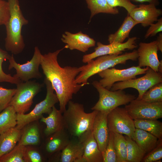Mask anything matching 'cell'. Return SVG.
Wrapping results in <instances>:
<instances>
[{"instance_id": "1", "label": "cell", "mask_w": 162, "mask_h": 162, "mask_svg": "<svg viewBox=\"0 0 162 162\" xmlns=\"http://www.w3.org/2000/svg\"><path fill=\"white\" fill-rule=\"evenodd\" d=\"M42 55L40 65L43 73L51 83L56 92L59 102V110L63 113L68 102L86 85L75 82L77 76L80 72L79 67L66 66L61 67L58 61V56L65 49Z\"/></svg>"}, {"instance_id": "2", "label": "cell", "mask_w": 162, "mask_h": 162, "mask_svg": "<svg viewBox=\"0 0 162 162\" xmlns=\"http://www.w3.org/2000/svg\"><path fill=\"white\" fill-rule=\"evenodd\" d=\"M10 16L5 25L6 36L5 39L6 50L13 55H17L23 50L25 44L22 34L23 26L28 24V20L23 16L19 0H8Z\"/></svg>"}, {"instance_id": "3", "label": "cell", "mask_w": 162, "mask_h": 162, "mask_svg": "<svg viewBox=\"0 0 162 162\" xmlns=\"http://www.w3.org/2000/svg\"><path fill=\"white\" fill-rule=\"evenodd\" d=\"M62 113L65 129L71 137L79 138L85 132L92 130L94 118L98 111L85 112L83 105L71 100Z\"/></svg>"}, {"instance_id": "4", "label": "cell", "mask_w": 162, "mask_h": 162, "mask_svg": "<svg viewBox=\"0 0 162 162\" xmlns=\"http://www.w3.org/2000/svg\"><path fill=\"white\" fill-rule=\"evenodd\" d=\"M138 58L137 50L123 54L105 55L92 59L86 65L80 67V72L76 78L75 82L78 84L88 83V80L92 76L118 64H125L129 60H136Z\"/></svg>"}, {"instance_id": "5", "label": "cell", "mask_w": 162, "mask_h": 162, "mask_svg": "<svg viewBox=\"0 0 162 162\" xmlns=\"http://www.w3.org/2000/svg\"><path fill=\"white\" fill-rule=\"evenodd\" d=\"M99 94V99L91 108L108 114L115 108L122 105H126L136 98L134 95L126 94L123 90L110 91L103 87L99 81H94L92 83Z\"/></svg>"}, {"instance_id": "6", "label": "cell", "mask_w": 162, "mask_h": 162, "mask_svg": "<svg viewBox=\"0 0 162 162\" xmlns=\"http://www.w3.org/2000/svg\"><path fill=\"white\" fill-rule=\"evenodd\" d=\"M44 83L46 89V94L45 98L37 104L34 108L27 114H17L16 127L22 129L28 124L39 120L43 116L44 114H49L55 104L58 102V100L52 85L46 78H45Z\"/></svg>"}, {"instance_id": "7", "label": "cell", "mask_w": 162, "mask_h": 162, "mask_svg": "<svg viewBox=\"0 0 162 162\" xmlns=\"http://www.w3.org/2000/svg\"><path fill=\"white\" fill-rule=\"evenodd\" d=\"M43 86L42 84L34 80L19 83L16 84V92L9 105L13 107L17 114H25L29 110L34 97Z\"/></svg>"}, {"instance_id": "8", "label": "cell", "mask_w": 162, "mask_h": 162, "mask_svg": "<svg viewBox=\"0 0 162 162\" xmlns=\"http://www.w3.org/2000/svg\"><path fill=\"white\" fill-rule=\"evenodd\" d=\"M142 76L138 78L116 82L112 86L111 91L123 90L128 88L137 90L139 95L136 98L140 100L144 94L151 87L162 82V73L156 72L149 68Z\"/></svg>"}, {"instance_id": "9", "label": "cell", "mask_w": 162, "mask_h": 162, "mask_svg": "<svg viewBox=\"0 0 162 162\" xmlns=\"http://www.w3.org/2000/svg\"><path fill=\"white\" fill-rule=\"evenodd\" d=\"M42 55L38 47L35 46L33 56L31 60L20 64L16 62L12 54L8 60L9 62L8 69H15L16 73L13 76L22 82H26L33 78L40 79L42 76L39 70Z\"/></svg>"}, {"instance_id": "10", "label": "cell", "mask_w": 162, "mask_h": 162, "mask_svg": "<svg viewBox=\"0 0 162 162\" xmlns=\"http://www.w3.org/2000/svg\"><path fill=\"white\" fill-rule=\"evenodd\" d=\"M124 108L134 120L162 118V101L148 102L136 98L126 105Z\"/></svg>"}, {"instance_id": "11", "label": "cell", "mask_w": 162, "mask_h": 162, "mask_svg": "<svg viewBox=\"0 0 162 162\" xmlns=\"http://www.w3.org/2000/svg\"><path fill=\"white\" fill-rule=\"evenodd\" d=\"M109 131L124 134L132 139L136 129L134 120L125 108L118 107L107 115Z\"/></svg>"}, {"instance_id": "12", "label": "cell", "mask_w": 162, "mask_h": 162, "mask_svg": "<svg viewBox=\"0 0 162 162\" xmlns=\"http://www.w3.org/2000/svg\"><path fill=\"white\" fill-rule=\"evenodd\" d=\"M149 68L138 66L123 69L109 68L98 74L102 78L99 82L103 87L110 90L114 83L135 79L136 76L145 74Z\"/></svg>"}, {"instance_id": "13", "label": "cell", "mask_w": 162, "mask_h": 162, "mask_svg": "<svg viewBox=\"0 0 162 162\" xmlns=\"http://www.w3.org/2000/svg\"><path fill=\"white\" fill-rule=\"evenodd\" d=\"M137 38H129L125 42L122 43L113 42L106 45L100 42H97V47L94 51L92 53L83 56L82 62L87 63L90 60L98 57L108 55L121 54L123 51L127 50H132L137 47L136 41Z\"/></svg>"}, {"instance_id": "14", "label": "cell", "mask_w": 162, "mask_h": 162, "mask_svg": "<svg viewBox=\"0 0 162 162\" xmlns=\"http://www.w3.org/2000/svg\"><path fill=\"white\" fill-rule=\"evenodd\" d=\"M137 51L138 66L148 67L156 72L162 73V62L158 58L156 40L149 43L140 42Z\"/></svg>"}, {"instance_id": "15", "label": "cell", "mask_w": 162, "mask_h": 162, "mask_svg": "<svg viewBox=\"0 0 162 162\" xmlns=\"http://www.w3.org/2000/svg\"><path fill=\"white\" fill-rule=\"evenodd\" d=\"M128 14L137 24L146 27L157 21L162 14V10L153 4H142L134 8Z\"/></svg>"}, {"instance_id": "16", "label": "cell", "mask_w": 162, "mask_h": 162, "mask_svg": "<svg viewBox=\"0 0 162 162\" xmlns=\"http://www.w3.org/2000/svg\"><path fill=\"white\" fill-rule=\"evenodd\" d=\"M61 40L66 44L64 46L65 48L70 50H76L83 52L94 46L96 44L94 39L81 31L74 34L65 32L62 35Z\"/></svg>"}, {"instance_id": "17", "label": "cell", "mask_w": 162, "mask_h": 162, "mask_svg": "<svg viewBox=\"0 0 162 162\" xmlns=\"http://www.w3.org/2000/svg\"><path fill=\"white\" fill-rule=\"evenodd\" d=\"M78 138L82 145L83 157L86 162H103L102 152L99 148L92 130L85 132Z\"/></svg>"}, {"instance_id": "18", "label": "cell", "mask_w": 162, "mask_h": 162, "mask_svg": "<svg viewBox=\"0 0 162 162\" xmlns=\"http://www.w3.org/2000/svg\"><path fill=\"white\" fill-rule=\"evenodd\" d=\"M107 115L98 111L94 119L92 130L94 137L102 153L106 148L109 138Z\"/></svg>"}, {"instance_id": "19", "label": "cell", "mask_w": 162, "mask_h": 162, "mask_svg": "<svg viewBox=\"0 0 162 162\" xmlns=\"http://www.w3.org/2000/svg\"><path fill=\"white\" fill-rule=\"evenodd\" d=\"M71 136L65 129L55 133L46 137L44 146L48 156L61 152L70 141Z\"/></svg>"}, {"instance_id": "20", "label": "cell", "mask_w": 162, "mask_h": 162, "mask_svg": "<svg viewBox=\"0 0 162 162\" xmlns=\"http://www.w3.org/2000/svg\"><path fill=\"white\" fill-rule=\"evenodd\" d=\"M82 145L78 138L71 137L69 142L60 152V162H86L83 157Z\"/></svg>"}, {"instance_id": "21", "label": "cell", "mask_w": 162, "mask_h": 162, "mask_svg": "<svg viewBox=\"0 0 162 162\" xmlns=\"http://www.w3.org/2000/svg\"><path fill=\"white\" fill-rule=\"evenodd\" d=\"M62 114L59 110L54 106L47 117L42 116L41 118L40 121L46 125L44 133L46 137L55 133L65 129Z\"/></svg>"}, {"instance_id": "22", "label": "cell", "mask_w": 162, "mask_h": 162, "mask_svg": "<svg viewBox=\"0 0 162 162\" xmlns=\"http://www.w3.org/2000/svg\"><path fill=\"white\" fill-rule=\"evenodd\" d=\"M22 130L18 144L26 146H36L40 144L41 134L37 120L28 124Z\"/></svg>"}, {"instance_id": "23", "label": "cell", "mask_w": 162, "mask_h": 162, "mask_svg": "<svg viewBox=\"0 0 162 162\" xmlns=\"http://www.w3.org/2000/svg\"><path fill=\"white\" fill-rule=\"evenodd\" d=\"M22 129L16 126L0 134V158L12 150L19 142Z\"/></svg>"}, {"instance_id": "24", "label": "cell", "mask_w": 162, "mask_h": 162, "mask_svg": "<svg viewBox=\"0 0 162 162\" xmlns=\"http://www.w3.org/2000/svg\"><path fill=\"white\" fill-rule=\"evenodd\" d=\"M132 139L146 153H148L155 148L159 141V140H158V139L151 134L136 128Z\"/></svg>"}, {"instance_id": "25", "label": "cell", "mask_w": 162, "mask_h": 162, "mask_svg": "<svg viewBox=\"0 0 162 162\" xmlns=\"http://www.w3.org/2000/svg\"><path fill=\"white\" fill-rule=\"evenodd\" d=\"M137 24L128 14L118 29L114 33L110 34L108 36V40L109 43L113 42L123 43L125 40L129 37L132 29Z\"/></svg>"}, {"instance_id": "26", "label": "cell", "mask_w": 162, "mask_h": 162, "mask_svg": "<svg viewBox=\"0 0 162 162\" xmlns=\"http://www.w3.org/2000/svg\"><path fill=\"white\" fill-rule=\"evenodd\" d=\"M91 15L90 22L95 15L99 13L117 14L119 13L118 9L111 7L106 0H85Z\"/></svg>"}, {"instance_id": "27", "label": "cell", "mask_w": 162, "mask_h": 162, "mask_svg": "<svg viewBox=\"0 0 162 162\" xmlns=\"http://www.w3.org/2000/svg\"><path fill=\"white\" fill-rule=\"evenodd\" d=\"M157 120L136 119L134 122L136 128L145 130L160 140L162 138V123Z\"/></svg>"}, {"instance_id": "28", "label": "cell", "mask_w": 162, "mask_h": 162, "mask_svg": "<svg viewBox=\"0 0 162 162\" xmlns=\"http://www.w3.org/2000/svg\"><path fill=\"white\" fill-rule=\"evenodd\" d=\"M17 116L13 107L10 105L0 112V134L16 126Z\"/></svg>"}, {"instance_id": "29", "label": "cell", "mask_w": 162, "mask_h": 162, "mask_svg": "<svg viewBox=\"0 0 162 162\" xmlns=\"http://www.w3.org/2000/svg\"><path fill=\"white\" fill-rule=\"evenodd\" d=\"M0 162H30L26 146L17 144L12 150L0 158Z\"/></svg>"}, {"instance_id": "30", "label": "cell", "mask_w": 162, "mask_h": 162, "mask_svg": "<svg viewBox=\"0 0 162 162\" xmlns=\"http://www.w3.org/2000/svg\"><path fill=\"white\" fill-rule=\"evenodd\" d=\"M127 146V162H140L146 153L131 138L125 137Z\"/></svg>"}, {"instance_id": "31", "label": "cell", "mask_w": 162, "mask_h": 162, "mask_svg": "<svg viewBox=\"0 0 162 162\" xmlns=\"http://www.w3.org/2000/svg\"><path fill=\"white\" fill-rule=\"evenodd\" d=\"M114 133V142L117 162H127V146L125 137L117 133Z\"/></svg>"}, {"instance_id": "32", "label": "cell", "mask_w": 162, "mask_h": 162, "mask_svg": "<svg viewBox=\"0 0 162 162\" xmlns=\"http://www.w3.org/2000/svg\"><path fill=\"white\" fill-rule=\"evenodd\" d=\"M140 100L148 102L162 101V82L151 87L144 94Z\"/></svg>"}, {"instance_id": "33", "label": "cell", "mask_w": 162, "mask_h": 162, "mask_svg": "<svg viewBox=\"0 0 162 162\" xmlns=\"http://www.w3.org/2000/svg\"><path fill=\"white\" fill-rule=\"evenodd\" d=\"M10 56L7 52L0 48V82H5L16 85L22 81L19 79L11 76L10 74L5 73L2 68L3 62L8 60Z\"/></svg>"}, {"instance_id": "34", "label": "cell", "mask_w": 162, "mask_h": 162, "mask_svg": "<svg viewBox=\"0 0 162 162\" xmlns=\"http://www.w3.org/2000/svg\"><path fill=\"white\" fill-rule=\"evenodd\" d=\"M107 145L102 153L103 162H117V157L114 142L113 132L109 131Z\"/></svg>"}, {"instance_id": "35", "label": "cell", "mask_w": 162, "mask_h": 162, "mask_svg": "<svg viewBox=\"0 0 162 162\" xmlns=\"http://www.w3.org/2000/svg\"><path fill=\"white\" fill-rule=\"evenodd\" d=\"M16 92V88L7 89L0 86V112L8 107Z\"/></svg>"}, {"instance_id": "36", "label": "cell", "mask_w": 162, "mask_h": 162, "mask_svg": "<svg viewBox=\"0 0 162 162\" xmlns=\"http://www.w3.org/2000/svg\"><path fill=\"white\" fill-rule=\"evenodd\" d=\"M162 139L159 140L157 146L145 156L142 161L153 162L159 160L162 158Z\"/></svg>"}, {"instance_id": "37", "label": "cell", "mask_w": 162, "mask_h": 162, "mask_svg": "<svg viewBox=\"0 0 162 162\" xmlns=\"http://www.w3.org/2000/svg\"><path fill=\"white\" fill-rule=\"evenodd\" d=\"M10 16V9L8 1L0 0V26L5 25Z\"/></svg>"}, {"instance_id": "38", "label": "cell", "mask_w": 162, "mask_h": 162, "mask_svg": "<svg viewBox=\"0 0 162 162\" xmlns=\"http://www.w3.org/2000/svg\"><path fill=\"white\" fill-rule=\"evenodd\" d=\"M108 4L112 7H123L129 14L132 10L137 6L133 4L130 0H106Z\"/></svg>"}, {"instance_id": "39", "label": "cell", "mask_w": 162, "mask_h": 162, "mask_svg": "<svg viewBox=\"0 0 162 162\" xmlns=\"http://www.w3.org/2000/svg\"><path fill=\"white\" fill-rule=\"evenodd\" d=\"M26 151L30 162H42L44 160L42 154L35 148L26 146Z\"/></svg>"}, {"instance_id": "40", "label": "cell", "mask_w": 162, "mask_h": 162, "mask_svg": "<svg viewBox=\"0 0 162 162\" xmlns=\"http://www.w3.org/2000/svg\"><path fill=\"white\" fill-rule=\"evenodd\" d=\"M149 26L144 36L145 39L155 36L158 33L162 32V18L158 19L156 23H152Z\"/></svg>"}, {"instance_id": "41", "label": "cell", "mask_w": 162, "mask_h": 162, "mask_svg": "<svg viewBox=\"0 0 162 162\" xmlns=\"http://www.w3.org/2000/svg\"><path fill=\"white\" fill-rule=\"evenodd\" d=\"M131 2H135L143 3L144 2H148L150 4H152L156 6L158 5L159 4V0H130Z\"/></svg>"}, {"instance_id": "42", "label": "cell", "mask_w": 162, "mask_h": 162, "mask_svg": "<svg viewBox=\"0 0 162 162\" xmlns=\"http://www.w3.org/2000/svg\"><path fill=\"white\" fill-rule=\"evenodd\" d=\"M156 40L158 50L162 52V34L161 32L159 34Z\"/></svg>"}]
</instances>
